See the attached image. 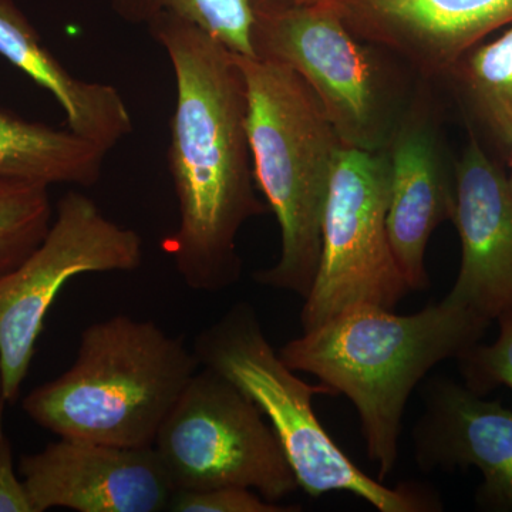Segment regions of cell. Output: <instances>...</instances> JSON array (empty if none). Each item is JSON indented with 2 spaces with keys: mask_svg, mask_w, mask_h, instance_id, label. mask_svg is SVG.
<instances>
[{
  "mask_svg": "<svg viewBox=\"0 0 512 512\" xmlns=\"http://www.w3.org/2000/svg\"><path fill=\"white\" fill-rule=\"evenodd\" d=\"M443 80L468 117L497 146L512 153V23L503 35L467 52Z\"/></svg>",
  "mask_w": 512,
  "mask_h": 512,
  "instance_id": "e0dca14e",
  "label": "cell"
},
{
  "mask_svg": "<svg viewBox=\"0 0 512 512\" xmlns=\"http://www.w3.org/2000/svg\"><path fill=\"white\" fill-rule=\"evenodd\" d=\"M175 79L167 160L178 224L163 242L192 291L217 293L242 278L238 235L266 205L256 192L248 97L237 56L174 15L147 25Z\"/></svg>",
  "mask_w": 512,
  "mask_h": 512,
  "instance_id": "6da1fadb",
  "label": "cell"
},
{
  "mask_svg": "<svg viewBox=\"0 0 512 512\" xmlns=\"http://www.w3.org/2000/svg\"><path fill=\"white\" fill-rule=\"evenodd\" d=\"M254 47L259 59L305 80L343 146L369 153L384 150L420 79L392 53L353 35L335 0L255 13Z\"/></svg>",
  "mask_w": 512,
  "mask_h": 512,
  "instance_id": "8992f818",
  "label": "cell"
},
{
  "mask_svg": "<svg viewBox=\"0 0 512 512\" xmlns=\"http://www.w3.org/2000/svg\"><path fill=\"white\" fill-rule=\"evenodd\" d=\"M153 447L174 493L244 487L281 503L299 488L264 414L210 367L201 366L191 377Z\"/></svg>",
  "mask_w": 512,
  "mask_h": 512,
  "instance_id": "52a82bcc",
  "label": "cell"
},
{
  "mask_svg": "<svg viewBox=\"0 0 512 512\" xmlns=\"http://www.w3.org/2000/svg\"><path fill=\"white\" fill-rule=\"evenodd\" d=\"M111 9L130 25H148L157 16H177L198 26L234 55L256 57L254 9L248 0H110Z\"/></svg>",
  "mask_w": 512,
  "mask_h": 512,
  "instance_id": "ac0fdd59",
  "label": "cell"
},
{
  "mask_svg": "<svg viewBox=\"0 0 512 512\" xmlns=\"http://www.w3.org/2000/svg\"><path fill=\"white\" fill-rule=\"evenodd\" d=\"M335 5L353 35L431 82L512 23V0H335Z\"/></svg>",
  "mask_w": 512,
  "mask_h": 512,
  "instance_id": "4fadbf2b",
  "label": "cell"
},
{
  "mask_svg": "<svg viewBox=\"0 0 512 512\" xmlns=\"http://www.w3.org/2000/svg\"><path fill=\"white\" fill-rule=\"evenodd\" d=\"M433 83L417 80L383 150L390 173L387 231L410 291L429 286L427 245L437 227L451 221L456 198V160L448 153Z\"/></svg>",
  "mask_w": 512,
  "mask_h": 512,
  "instance_id": "30bf717a",
  "label": "cell"
},
{
  "mask_svg": "<svg viewBox=\"0 0 512 512\" xmlns=\"http://www.w3.org/2000/svg\"><path fill=\"white\" fill-rule=\"evenodd\" d=\"M143 262V239L103 214L79 191L57 202L45 239L0 278V366L6 402L19 400L47 313L67 282L84 274L133 272Z\"/></svg>",
  "mask_w": 512,
  "mask_h": 512,
  "instance_id": "9c48e42d",
  "label": "cell"
},
{
  "mask_svg": "<svg viewBox=\"0 0 512 512\" xmlns=\"http://www.w3.org/2000/svg\"><path fill=\"white\" fill-rule=\"evenodd\" d=\"M33 511H170L174 488L154 447L60 439L20 458Z\"/></svg>",
  "mask_w": 512,
  "mask_h": 512,
  "instance_id": "8fae6325",
  "label": "cell"
},
{
  "mask_svg": "<svg viewBox=\"0 0 512 512\" xmlns=\"http://www.w3.org/2000/svg\"><path fill=\"white\" fill-rule=\"evenodd\" d=\"M53 217L49 187L0 180V278L42 244Z\"/></svg>",
  "mask_w": 512,
  "mask_h": 512,
  "instance_id": "d6986e66",
  "label": "cell"
},
{
  "mask_svg": "<svg viewBox=\"0 0 512 512\" xmlns=\"http://www.w3.org/2000/svg\"><path fill=\"white\" fill-rule=\"evenodd\" d=\"M488 326L446 299L412 315L360 305L303 330L279 355L353 403L367 457L383 481L396 466L404 410L417 384L481 342Z\"/></svg>",
  "mask_w": 512,
  "mask_h": 512,
  "instance_id": "7a4b0ae2",
  "label": "cell"
},
{
  "mask_svg": "<svg viewBox=\"0 0 512 512\" xmlns=\"http://www.w3.org/2000/svg\"><path fill=\"white\" fill-rule=\"evenodd\" d=\"M107 154L69 128L0 110V180L90 188L99 183Z\"/></svg>",
  "mask_w": 512,
  "mask_h": 512,
  "instance_id": "2e32d148",
  "label": "cell"
},
{
  "mask_svg": "<svg viewBox=\"0 0 512 512\" xmlns=\"http://www.w3.org/2000/svg\"><path fill=\"white\" fill-rule=\"evenodd\" d=\"M299 505L268 501L244 487H218L201 491H177L171 500L173 512H295Z\"/></svg>",
  "mask_w": 512,
  "mask_h": 512,
  "instance_id": "44dd1931",
  "label": "cell"
},
{
  "mask_svg": "<svg viewBox=\"0 0 512 512\" xmlns=\"http://www.w3.org/2000/svg\"><path fill=\"white\" fill-rule=\"evenodd\" d=\"M384 151L343 147L330 178L318 274L301 312L308 330L353 306L394 311L410 291L390 245Z\"/></svg>",
  "mask_w": 512,
  "mask_h": 512,
  "instance_id": "ba28073f",
  "label": "cell"
},
{
  "mask_svg": "<svg viewBox=\"0 0 512 512\" xmlns=\"http://www.w3.org/2000/svg\"><path fill=\"white\" fill-rule=\"evenodd\" d=\"M497 323L498 335L493 343L478 342L457 357L464 384L481 396L501 386L512 390V316Z\"/></svg>",
  "mask_w": 512,
  "mask_h": 512,
  "instance_id": "ffe728a7",
  "label": "cell"
},
{
  "mask_svg": "<svg viewBox=\"0 0 512 512\" xmlns=\"http://www.w3.org/2000/svg\"><path fill=\"white\" fill-rule=\"evenodd\" d=\"M0 56L57 101L67 128L77 136L110 153L133 133V119L119 90L74 77L13 0H0Z\"/></svg>",
  "mask_w": 512,
  "mask_h": 512,
  "instance_id": "9a60e30c",
  "label": "cell"
},
{
  "mask_svg": "<svg viewBox=\"0 0 512 512\" xmlns=\"http://www.w3.org/2000/svg\"><path fill=\"white\" fill-rule=\"evenodd\" d=\"M254 13L276 12V10L301 8V6L319 5L333 0H248Z\"/></svg>",
  "mask_w": 512,
  "mask_h": 512,
  "instance_id": "603a6c76",
  "label": "cell"
},
{
  "mask_svg": "<svg viewBox=\"0 0 512 512\" xmlns=\"http://www.w3.org/2000/svg\"><path fill=\"white\" fill-rule=\"evenodd\" d=\"M6 406H8V402H6L5 387H3L2 366H0V421L3 420V412H5Z\"/></svg>",
  "mask_w": 512,
  "mask_h": 512,
  "instance_id": "cb8c5ba5",
  "label": "cell"
},
{
  "mask_svg": "<svg viewBox=\"0 0 512 512\" xmlns=\"http://www.w3.org/2000/svg\"><path fill=\"white\" fill-rule=\"evenodd\" d=\"M200 365L227 377L252 400L284 447L299 488L311 497L346 491L380 512L440 511L420 488H390L367 476L332 439L313 410L316 396H336L326 384L296 375L269 343L254 306L238 302L194 342Z\"/></svg>",
  "mask_w": 512,
  "mask_h": 512,
  "instance_id": "5b68a950",
  "label": "cell"
},
{
  "mask_svg": "<svg viewBox=\"0 0 512 512\" xmlns=\"http://www.w3.org/2000/svg\"><path fill=\"white\" fill-rule=\"evenodd\" d=\"M508 168H510V174L512 177V153L510 154V160H508Z\"/></svg>",
  "mask_w": 512,
  "mask_h": 512,
  "instance_id": "d4e9b609",
  "label": "cell"
},
{
  "mask_svg": "<svg viewBox=\"0 0 512 512\" xmlns=\"http://www.w3.org/2000/svg\"><path fill=\"white\" fill-rule=\"evenodd\" d=\"M426 407L414 427V457L421 470L476 467L483 511H512V412L500 402L446 377L426 387Z\"/></svg>",
  "mask_w": 512,
  "mask_h": 512,
  "instance_id": "5bb4252c",
  "label": "cell"
},
{
  "mask_svg": "<svg viewBox=\"0 0 512 512\" xmlns=\"http://www.w3.org/2000/svg\"><path fill=\"white\" fill-rule=\"evenodd\" d=\"M183 336L127 315L83 330L73 365L23 399L29 419L60 439L127 448L154 441L200 369Z\"/></svg>",
  "mask_w": 512,
  "mask_h": 512,
  "instance_id": "3957f363",
  "label": "cell"
},
{
  "mask_svg": "<svg viewBox=\"0 0 512 512\" xmlns=\"http://www.w3.org/2000/svg\"><path fill=\"white\" fill-rule=\"evenodd\" d=\"M237 56L247 84L249 144L258 190L281 231V252L256 284L305 299L318 274L330 178L343 143L311 87L291 67Z\"/></svg>",
  "mask_w": 512,
  "mask_h": 512,
  "instance_id": "277c9868",
  "label": "cell"
},
{
  "mask_svg": "<svg viewBox=\"0 0 512 512\" xmlns=\"http://www.w3.org/2000/svg\"><path fill=\"white\" fill-rule=\"evenodd\" d=\"M0 512H35L23 480L13 463V447L0 421Z\"/></svg>",
  "mask_w": 512,
  "mask_h": 512,
  "instance_id": "7402d4cb",
  "label": "cell"
},
{
  "mask_svg": "<svg viewBox=\"0 0 512 512\" xmlns=\"http://www.w3.org/2000/svg\"><path fill=\"white\" fill-rule=\"evenodd\" d=\"M454 173L461 264L444 299L491 325L512 316V177L471 128Z\"/></svg>",
  "mask_w": 512,
  "mask_h": 512,
  "instance_id": "7c38bea8",
  "label": "cell"
}]
</instances>
